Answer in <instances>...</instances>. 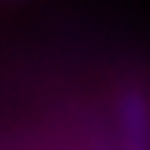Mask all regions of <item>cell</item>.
I'll return each mask as SVG.
<instances>
[{
  "label": "cell",
  "instance_id": "6da1fadb",
  "mask_svg": "<svg viewBox=\"0 0 150 150\" xmlns=\"http://www.w3.org/2000/svg\"><path fill=\"white\" fill-rule=\"evenodd\" d=\"M119 150H150V91L141 81H125L116 94Z\"/></svg>",
  "mask_w": 150,
  "mask_h": 150
}]
</instances>
